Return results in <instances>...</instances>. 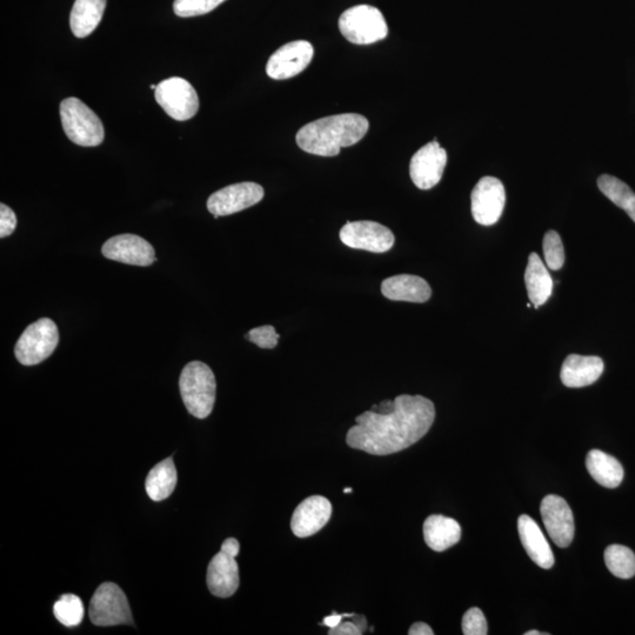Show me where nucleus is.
<instances>
[{
	"label": "nucleus",
	"instance_id": "f257e3e1",
	"mask_svg": "<svg viewBox=\"0 0 635 635\" xmlns=\"http://www.w3.org/2000/svg\"><path fill=\"white\" fill-rule=\"evenodd\" d=\"M394 404V409L387 413L371 410L360 414L357 425L347 432V445L373 456H389L409 449L425 437L436 419L432 401L401 394Z\"/></svg>",
	"mask_w": 635,
	"mask_h": 635
},
{
	"label": "nucleus",
	"instance_id": "f03ea898",
	"mask_svg": "<svg viewBox=\"0 0 635 635\" xmlns=\"http://www.w3.org/2000/svg\"><path fill=\"white\" fill-rule=\"evenodd\" d=\"M370 123L357 113H343L320 118L302 127L297 133V144L303 151L320 157H336L343 147L362 140Z\"/></svg>",
	"mask_w": 635,
	"mask_h": 635
},
{
	"label": "nucleus",
	"instance_id": "7ed1b4c3",
	"mask_svg": "<svg viewBox=\"0 0 635 635\" xmlns=\"http://www.w3.org/2000/svg\"><path fill=\"white\" fill-rule=\"evenodd\" d=\"M179 387L184 405L193 417L210 416L215 406L217 383L209 366L202 362L187 364L180 374Z\"/></svg>",
	"mask_w": 635,
	"mask_h": 635
},
{
	"label": "nucleus",
	"instance_id": "20e7f679",
	"mask_svg": "<svg viewBox=\"0 0 635 635\" xmlns=\"http://www.w3.org/2000/svg\"><path fill=\"white\" fill-rule=\"evenodd\" d=\"M60 119L66 137L84 147L99 146L104 142L102 120L78 98H66L60 104Z\"/></svg>",
	"mask_w": 635,
	"mask_h": 635
},
{
	"label": "nucleus",
	"instance_id": "39448f33",
	"mask_svg": "<svg viewBox=\"0 0 635 635\" xmlns=\"http://www.w3.org/2000/svg\"><path fill=\"white\" fill-rule=\"evenodd\" d=\"M339 30L350 43L357 45L377 43L389 33L383 13L371 5L346 10L339 18Z\"/></svg>",
	"mask_w": 635,
	"mask_h": 635
},
{
	"label": "nucleus",
	"instance_id": "423d86ee",
	"mask_svg": "<svg viewBox=\"0 0 635 635\" xmlns=\"http://www.w3.org/2000/svg\"><path fill=\"white\" fill-rule=\"evenodd\" d=\"M59 343L58 327L49 318L31 324L15 346V356L24 366H33L48 359Z\"/></svg>",
	"mask_w": 635,
	"mask_h": 635
},
{
	"label": "nucleus",
	"instance_id": "0eeeda50",
	"mask_svg": "<svg viewBox=\"0 0 635 635\" xmlns=\"http://www.w3.org/2000/svg\"><path fill=\"white\" fill-rule=\"evenodd\" d=\"M239 551V541L229 538L224 541L222 550L211 560L207 568V586L213 596L229 598L237 592L240 579L236 557Z\"/></svg>",
	"mask_w": 635,
	"mask_h": 635
},
{
	"label": "nucleus",
	"instance_id": "6e6552de",
	"mask_svg": "<svg viewBox=\"0 0 635 635\" xmlns=\"http://www.w3.org/2000/svg\"><path fill=\"white\" fill-rule=\"evenodd\" d=\"M89 614L92 623L100 627L133 624L129 601L122 588L113 583H104L97 588Z\"/></svg>",
	"mask_w": 635,
	"mask_h": 635
},
{
	"label": "nucleus",
	"instance_id": "1a4fd4ad",
	"mask_svg": "<svg viewBox=\"0 0 635 635\" xmlns=\"http://www.w3.org/2000/svg\"><path fill=\"white\" fill-rule=\"evenodd\" d=\"M155 97L167 115L178 122L195 117L199 110L197 91L184 78L172 77L163 80L157 85Z\"/></svg>",
	"mask_w": 635,
	"mask_h": 635
},
{
	"label": "nucleus",
	"instance_id": "9d476101",
	"mask_svg": "<svg viewBox=\"0 0 635 635\" xmlns=\"http://www.w3.org/2000/svg\"><path fill=\"white\" fill-rule=\"evenodd\" d=\"M505 203L506 192L503 183L494 177L481 178L471 195L472 216L480 225H494L503 215Z\"/></svg>",
	"mask_w": 635,
	"mask_h": 635
},
{
	"label": "nucleus",
	"instance_id": "9b49d317",
	"mask_svg": "<svg viewBox=\"0 0 635 635\" xmlns=\"http://www.w3.org/2000/svg\"><path fill=\"white\" fill-rule=\"evenodd\" d=\"M264 189L256 183H239L224 187V189L212 193L207 200V209L215 219L249 209V207L262 202Z\"/></svg>",
	"mask_w": 635,
	"mask_h": 635
},
{
	"label": "nucleus",
	"instance_id": "f8f14e48",
	"mask_svg": "<svg viewBox=\"0 0 635 635\" xmlns=\"http://www.w3.org/2000/svg\"><path fill=\"white\" fill-rule=\"evenodd\" d=\"M340 240L351 249L373 253L390 251L394 245V235L389 227L376 222H347L339 233Z\"/></svg>",
	"mask_w": 635,
	"mask_h": 635
},
{
	"label": "nucleus",
	"instance_id": "ddd939ff",
	"mask_svg": "<svg viewBox=\"0 0 635 635\" xmlns=\"http://www.w3.org/2000/svg\"><path fill=\"white\" fill-rule=\"evenodd\" d=\"M313 56V46L306 40L287 43L270 57L266 65L267 76L276 80L296 77L310 65Z\"/></svg>",
	"mask_w": 635,
	"mask_h": 635
},
{
	"label": "nucleus",
	"instance_id": "4468645a",
	"mask_svg": "<svg viewBox=\"0 0 635 635\" xmlns=\"http://www.w3.org/2000/svg\"><path fill=\"white\" fill-rule=\"evenodd\" d=\"M447 164V153L437 140L426 144L414 155L410 163V175L420 190H430L439 184Z\"/></svg>",
	"mask_w": 635,
	"mask_h": 635
},
{
	"label": "nucleus",
	"instance_id": "2eb2a0df",
	"mask_svg": "<svg viewBox=\"0 0 635 635\" xmlns=\"http://www.w3.org/2000/svg\"><path fill=\"white\" fill-rule=\"evenodd\" d=\"M541 517L548 536L558 547L566 548L574 538V517L570 505L564 498L550 494L541 501Z\"/></svg>",
	"mask_w": 635,
	"mask_h": 635
},
{
	"label": "nucleus",
	"instance_id": "dca6fc26",
	"mask_svg": "<svg viewBox=\"0 0 635 635\" xmlns=\"http://www.w3.org/2000/svg\"><path fill=\"white\" fill-rule=\"evenodd\" d=\"M102 252L105 258L127 265L150 266L157 260L153 246L136 235L112 237L103 245Z\"/></svg>",
	"mask_w": 635,
	"mask_h": 635
},
{
	"label": "nucleus",
	"instance_id": "f3484780",
	"mask_svg": "<svg viewBox=\"0 0 635 635\" xmlns=\"http://www.w3.org/2000/svg\"><path fill=\"white\" fill-rule=\"evenodd\" d=\"M331 516L332 505L329 499L322 496L307 498L293 513L292 532L298 538L311 537L329 523Z\"/></svg>",
	"mask_w": 635,
	"mask_h": 635
},
{
	"label": "nucleus",
	"instance_id": "a211bd4d",
	"mask_svg": "<svg viewBox=\"0 0 635 635\" xmlns=\"http://www.w3.org/2000/svg\"><path fill=\"white\" fill-rule=\"evenodd\" d=\"M604 369L603 359L599 357L570 354L561 366L560 378L566 387L580 389L596 383Z\"/></svg>",
	"mask_w": 635,
	"mask_h": 635
},
{
	"label": "nucleus",
	"instance_id": "6ab92c4d",
	"mask_svg": "<svg viewBox=\"0 0 635 635\" xmlns=\"http://www.w3.org/2000/svg\"><path fill=\"white\" fill-rule=\"evenodd\" d=\"M381 293L394 302L426 303L432 296V289L425 279L412 274H399L384 280Z\"/></svg>",
	"mask_w": 635,
	"mask_h": 635
},
{
	"label": "nucleus",
	"instance_id": "aec40b11",
	"mask_svg": "<svg viewBox=\"0 0 635 635\" xmlns=\"http://www.w3.org/2000/svg\"><path fill=\"white\" fill-rule=\"evenodd\" d=\"M518 531L521 543L533 563L545 570L551 568L554 565L552 548L536 521L523 514L518 520Z\"/></svg>",
	"mask_w": 635,
	"mask_h": 635
},
{
	"label": "nucleus",
	"instance_id": "412c9836",
	"mask_svg": "<svg viewBox=\"0 0 635 635\" xmlns=\"http://www.w3.org/2000/svg\"><path fill=\"white\" fill-rule=\"evenodd\" d=\"M461 527L458 521L433 514L425 520L424 539L427 546L436 552H444L459 543Z\"/></svg>",
	"mask_w": 635,
	"mask_h": 635
},
{
	"label": "nucleus",
	"instance_id": "4be33fe9",
	"mask_svg": "<svg viewBox=\"0 0 635 635\" xmlns=\"http://www.w3.org/2000/svg\"><path fill=\"white\" fill-rule=\"evenodd\" d=\"M525 285L531 303L536 309L547 303L553 292V280L543 260L536 252L528 257L525 271Z\"/></svg>",
	"mask_w": 635,
	"mask_h": 635
},
{
	"label": "nucleus",
	"instance_id": "5701e85b",
	"mask_svg": "<svg viewBox=\"0 0 635 635\" xmlns=\"http://www.w3.org/2000/svg\"><path fill=\"white\" fill-rule=\"evenodd\" d=\"M586 467L591 477L606 489H616L624 479V469L620 461L599 450L588 452Z\"/></svg>",
	"mask_w": 635,
	"mask_h": 635
},
{
	"label": "nucleus",
	"instance_id": "b1692460",
	"mask_svg": "<svg viewBox=\"0 0 635 635\" xmlns=\"http://www.w3.org/2000/svg\"><path fill=\"white\" fill-rule=\"evenodd\" d=\"M106 0H76L70 15V26L77 38H85L98 28L104 15Z\"/></svg>",
	"mask_w": 635,
	"mask_h": 635
},
{
	"label": "nucleus",
	"instance_id": "393cba45",
	"mask_svg": "<svg viewBox=\"0 0 635 635\" xmlns=\"http://www.w3.org/2000/svg\"><path fill=\"white\" fill-rule=\"evenodd\" d=\"M177 486V470L172 458L159 463L146 478V492L153 501L169 498Z\"/></svg>",
	"mask_w": 635,
	"mask_h": 635
},
{
	"label": "nucleus",
	"instance_id": "a878e982",
	"mask_svg": "<svg viewBox=\"0 0 635 635\" xmlns=\"http://www.w3.org/2000/svg\"><path fill=\"white\" fill-rule=\"evenodd\" d=\"M598 187L603 195L623 209L635 223V193L623 180L610 175L598 179Z\"/></svg>",
	"mask_w": 635,
	"mask_h": 635
},
{
	"label": "nucleus",
	"instance_id": "bb28decb",
	"mask_svg": "<svg viewBox=\"0 0 635 635\" xmlns=\"http://www.w3.org/2000/svg\"><path fill=\"white\" fill-rule=\"evenodd\" d=\"M605 563L613 576L631 579L635 576V554L623 545H611L605 551Z\"/></svg>",
	"mask_w": 635,
	"mask_h": 635
},
{
	"label": "nucleus",
	"instance_id": "cd10ccee",
	"mask_svg": "<svg viewBox=\"0 0 635 635\" xmlns=\"http://www.w3.org/2000/svg\"><path fill=\"white\" fill-rule=\"evenodd\" d=\"M53 612L60 624L66 627L78 626L84 618L83 601L75 594H65L53 606Z\"/></svg>",
	"mask_w": 635,
	"mask_h": 635
},
{
	"label": "nucleus",
	"instance_id": "c85d7f7f",
	"mask_svg": "<svg viewBox=\"0 0 635 635\" xmlns=\"http://www.w3.org/2000/svg\"><path fill=\"white\" fill-rule=\"evenodd\" d=\"M226 0H175L173 11L178 17L190 18L206 15Z\"/></svg>",
	"mask_w": 635,
	"mask_h": 635
},
{
	"label": "nucleus",
	"instance_id": "c756f323",
	"mask_svg": "<svg viewBox=\"0 0 635 635\" xmlns=\"http://www.w3.org/2000/svg\"><path fill=\"white\" fill-rule=\"evenodd\" d=\"M543 247L548 269L560 270L565 264V250L559 233L553 230L548 231L544 237Z\"/></svg>",
	"mask_w": 635,
	"mask_h": 635
},
{
	"label": "nucleus",
	"instance_id": "7c9ffc66",
	"mask_svg": "<svg viewBox=\"0 0 635 635\" xmlns=\"http://www.w3.org/2000/svg\"><path fill=\"white\" fill-rule=\"evenodd\" d=\"M461 627H463L465 635H486L489 633L484 613L478 607H472L465 613Z\"/></svg>",
	"mask_w": 635,
	"mask_h": 635
},
{
	"label": "nucleus",
	"instance_id": "2f4dec72",
	"mask_svg": "<svg viewBox=\"0 0 635 635\" xmlns=\"http://www.w3.org/2000/svg\"><path fill=\"white\" fill-rule=\"evenodd\" d=\"M279 337L276 329L271 325L256 327L246 334V339L260 349H274L278 345Z\"/></svg>",
	"mask_w": 635,
	"mask_h": 635
},
{
	"label": "nucleus",
	"instance_id": "473e14b6",
	"mask_svg": "<svg viewBox=\"0 0 635 635\" xmlns=\"http://www.w3.org/2000/svg\"><path fill=\"white\" fill-rule=\"evenodd\" d=\"M366 630V618L358 616L356 621H342L337 627L330 628V635H362Z\"/></svg>",
	"mask_w": 635,
	"mask_h": 635
},
{
	"label": "nucleus",
	"instance_id": "72a5a7b5",
	"mask_svg": "<svg viewBox=\"0 0 635 635\" xmlns=\"http://www.w3.org/2000/svg\"><path fill=\"white\" fill-rule=\"evenodd\" d=\"M17 227V217L8 205H0V237L12 235Z\"/></svg>",
	"mask_w": 635,
	"mask_h": 635
},
{
	"label": "nucleus",
	"instance_id": "f704fd0d",
	"mask_svg": "<svg viewBox=\"0 0 635 635\" xmlns=\"http://www.w3.org/2000/svg\"><path fill=\"white\" fill-rule=\"evenodd\" d=\"M354 616V614H337L334 613L332 614V616L326 617L323 620V624L324 626H327L329 628H334L337 627L340 623H342L343 619L346 617H352Z\"/></svg>",
	"mask_w": 635,
	"mask_h": 635
},
{
	"label": "nucleus",
	"instance_id": "c9c22d12",
	"mask_svg": "<svg viewBox=\"0 0 635 635\" xmlns=\"http://www.w3.org/2000/svg\"><path fill=\"white\" fill-rule=\"evenodd\" d=\"M410 635H433L432 628L425 623L413 624L409 631Z\"/></svg>",
	"mask_w": 635,
	"mask_h": 635
},
{
	"label": "nucleus",
	"instance_id": "e433bc0d",
	"mask_svg": "<svg viewBox=\"0 0 635 635\" xmlns=\"http://www.w3.org/2000/svg\"><path fill=\"white\" fill-rule=\"evenodd\" d=\"M547 633H540L538 631H530V632H526L525 635H544Z\"/></svg>",
	"mask_w": 635,
	"mask_h": 635
},
{
	"label": "nucleus",
	"instance_id": "4c0bfd02",
	"mask_svg": "<svg viewBox=\"0 0 635 635\" xmlns=\"http://www.w3.org/2000/svg\"><path fill=\"white\" fill-rule=\"evenodd\" d=\"M344 493H352V489H350V487H347V489L344 490Z\"/></svg>",
	"mask_w": 635,
	"mask_h": 635
},
{
	"label": "nucleus",
	"instance_id": "58836bf2",
	"mask_svg": "<svg viewBox=\"0 0 635 635\" xmlns=\"http://www.w3.org/2000/svg\"><path fill=\"white\" fill-rule=\"evenodd\" d=\"M150 88H151L152 90H156L157 85H153V84H152V85L150 86Z\"/></svg>",
	"mask_w": 635,
	"mask_h": 635
}]
</instances>
